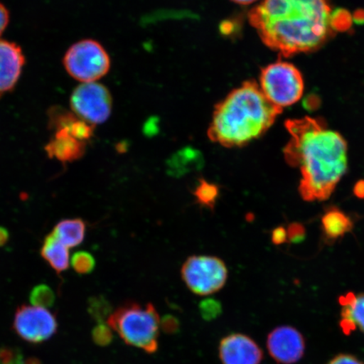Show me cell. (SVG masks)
<instances>
[{
    "mask_svg": "<svg viewBox=\"0 0 364 364\" xmlns=\"http://www.w3.org/2000/svg\"><path fill=\"white\" fill-rule=\"evenodd\" d=\"M184 283L193 293L206 296L218 292L226 284L228 269L215 257L193 256L181 268Z\"/></svg>",
    "mask_w": 364,
    "mask_h": 364,
    "instance_id": "7",
    "label": "cell"
},
{
    "mask_svg": "<svg viewBox=\"0 0 364 364\" xmlns=\"http://www.w3.org/2000/svg\"><path fill=\"white\" fill-rule=\"evenodd\" d=\"M353 193L357 198L364 199V181H359L354 186Z\"/></svg>",
    "mask_w": 364,
    "mask_h": 364,
    "instance_id": "30",
    "label": "cell"
},
{
    "mask_svg": "<svg viewBox=\"0 0 364 364\" xmlns=\"http://www.w3.org/2000/svg\"><path fill=\"white\" fill-rule=\"evenodd\" d=\"M267 347L272 358L281 364H293L302 358L306 350L304 336L292 326L277 327L268 335Z\"/></svg>",
    "mask_w": 364,
    "mask_h": 364,
    "instance_id": "10",
    "label": "cell"
},
{
    "mask_svg": "<svg viewBox=\"0 0 364 364\" xmlns=\"http://www.w3.org/2000/svg\"><path fill=\"white\" fill-rule=\"evenodd\" d=\"M341 326L346 334L358 329L364 334V294L348 293L340 298Z\"/></svg>",
    "mask_w": 364,
    "mask_h": 364,
    "instance_id": "15",
    "label": "cell"
},
{
    "mask_svg": "<svg viewBox=\"0 0 364 364\" xmlns=\"http://www.w3.org/2000/svg\"><path fill=\"white\" fill-rule=\"evenodd\" d=\"M200 309L204 317L211 318L221 312V306L215 299H206L200 304Z\"/></svg>",
    "mask_w": 364,
    "mask_h": 364,
    "instance_id": "23",
    "label": "cell"
},
{
    "mask_svg": "<svg viewBox=\"0 0 364 364\" xmlns=\"http://www.w3.org/2000/svg\"><path fill=\"white\" fill-rule=\"evenodd\" d=\"M49 127L53 130H63L82 142H88L94 135V126L81 119L74 112L62 107H53L48 112Z\"/></svg>",
    "mask_w": 364,
    "mask_h": 364,
    "instance_id": "13",
    "label": "cell"
},
{
    "mask_svg": "<svg viewBox=\"0 0 364 364\" xmlns=\"http://www.w3.org/2000/svg\"><path fill=\"white\" fill-rule=\"evenodd\" d=\"M93 338L99 345H107L112 341V336L110 327L105 325H100L95 327L93 331Z\"/></svg>",
    "mask_w": 364,
    "mask_h": 364,
    "instance_id": "24",
    "label": "cell"
},
{
    "mask_svg": "<svg viewBox=\"0 0 364 364\" xmlns=\"http://www.w3.org/2000/svg\"><path fill=\"white\" fill-rule=\"evenodd\" d=\"M288 238L292 242L298 243L302 241L306 235V230L302 225L298 224V223H294L290 225L288 230Z\"/></svg>",
    "mask_w": 364,
    "mask_h": 364,
    "instance_id": "26",
    "label": "cell"
},
{
    "mask_svg": "<svg viewBox=\"0 0 364 364\" xmlns=\"http://www.w3.org/2000/svg\"><path fill=\"white\" fill-rule=\"evenodd\" d=\"M63 66L72 78L82 83H91L107 74L111 60L101 44L85 39L68 48L63 57Z\"/></svg>",
    "mask_w": 364,
    "mask_h": 364,
    "instance_id": "6",
    "label": "cell"
},
{
    "mask_svg": "<svg viewBox=\"0 0 364 364\" xmlns=\"http://www.w3.org/2000/svg\"><path fill=\"white\" fill-rule=\"evenodd\" d=\"M71 264L76 272L80 274H89L95 269V260L90 253L78 252L73 256Z\"/></svg>",
    "mask_w": 364,
    "mask_h": 364,
    "instance_id": "22",
    "label": "cell"
},
{
    "mask_svg": "<svg viewBox=\"0 0 364 364\" xmlns=\"http://www.w3.org/2000/svg\"><path fill=\"white\" fill-rule=\"evenodd\" d=\"M9 22H10V12L2 3H0V36L7 28Z\"/></svg>",
    "mask_w": 364,
    "mask_h": 364,
    "instance_id": "29",
    "label": "cell"
},
{
    "mask_svg": "<svg viewBox=\"0 0 364 364\" xmlns=\"http://www.w3.org/2000/svg\"><path fill=\"white\" fill-rule=\"evenodd\" d=\"M323 233L329 241L338 240L353 229L351 218L336 208L326 210L321 218Z\"/></svg>",
    "mask_w": 364,
    "mask_h": 364,
    "instance_id": "17",
    "label": "cell"
},
{
    "mask_svg": "<svg viewBox=\"0 0 364 364\" xmlns=\"http://www.w3.org/2000/svg\"><path fill=\"white\" fill-rule=\"evenodd\" d=\"M232 1L240 4H250L257 1V0H232Z\"/></svg>",
    "mask_w": 364,
    "mask_h": 364,
    "instance_id": "32",
    "label": "cell"
},
{
    "mask_svg": "<svg viewBox=\"0 0 364 364\" xmlns=\"http://www.w3.org/2000/svg\"><path fill=\"white\" fill-rule=\"evenodd\" d=\"M25 63V55L20 46L0 40V98L15 89Z\"/></svg>",
    "mask_w": 364,
    "mask_h": 364,
    "instance_id": "12",
    "label": "cell"
},
{
    "mask_svg": "<svg viewBox=\"0 0 364 364\" xmlns=\"http://www.w3.org/2000/svg\"><path fill=\"white\" fill-rule=\"evenodd\" d=\"M107 325L131 347L149 354L157 351L161 321L152 304H125L109 316Z\"/></svg>",
    "mask_w": 364,
    "mask_h": 364,
    "instance_id": "4",
    "label": "cell"
},
{
    "mask_svg": "<svg viewBox=\"0 0 364 364\" xmlns=\"http://www.w3.org/2000/svg\"><path fill=\"white\" fill-rule=\"evenodd\" d=\"M9 237V232L6 229V228L0 227V247H4L8 242Z\"/></svg>",
    "mask_w": 364,
    "mask_h": 364,
    "instance_id": "31",
    "label": "cell"
},
{
    "mask_svg": "<svg viewBox=\"0 0 364 364\" xmlns=\"http://www.w3.org/2000/svg\"><path fill=\"white\" fill-rule=\"evenodd\" d=\"M14 330L27 343H42L56 333L58 321L48 309L22 306L15 314Z\"/></svg>",
    "mask_w": 364,
    "mask_h": 364,
    "instance_id": "9",
    "label": "cell"
},
{
    "mask_svg": "<svg viewBox=\"0 0 364 364\" xmlns=\"http://www.w3.org/2000/svg\"><path fill=\"white\" fill-rule=\"evenodd\" d=\"M261 90L268 101L283 109L301 99L304 85L301 73L286 62H276L262 68Z\"/></svg>",
    "mask_w": 364,
    "mask_h": 364,
    "instance_id": "5",
    "label": "cell"
},
{
    "mask_svg": "<svg viewBox=\"0 0 364 364\" xmlns=\"http://www.w3.org/2000/svg\"><path fill=\"white\" fill-rule=\"evenodd\" d=\"M21 360L19 352L9 348L0 349V364H21Z\"/></svg>",
    "mask_w": 364,
    "mask_h": 364,
    "instance_id": "25",
    "label": "cell"
},
{
    "mask_svg": "<svg viewBox=\"0 0 364 364\" xmlns=\"http://www.w3.org/2000/svg\"><path fill=\"white\" fill-rule=\"evenodd\" d=\"M291 139L284 159L301 174L299 193L304 201H325L348 170V144L338 132L312 117L286 122Z\"/></svg>",
    "mask_w": 364,
    "mask_h": 364,
    "instance_id": "1",
    "label": "cell"
},
{
    "mask_svg": "<svg viewBox=\"0 0 364 364\" xmlns=\"http://www.w3.org/2000/svg\"><path fill=\"white\" fill-rule=\"evenodd\" d=\"M196 202L203 208L213 209L220 197V188L204 178H199L193 192Z\"/></svg>",
    "mask_w": 364,
    "mask_h": 364,
    "instance_id": "20",
    "label": "cell"
},
{
    "mask_svg": "<svg viewBox=\"0 0 364 364\" xmlns=\"http://www.w3.org/2000/svg\"><path fill=\"white\" fill-rule=\"evenodd\" d=\"M203 165V156L198 150L185 148L169 159L166 163V171L171 176L181 177L202 170Z\"/></svg>",
    "mask_w": 364,
    "mask_h": 364,
    "instance_id": "16",
    "label": "cell"
},
{
    "mask_svg": "<svg viewBox=\"0 0 364 364\" xmlns=\"http://www.w3.org/2000/svg\"><path fill=\"white\" fill-rule=\"evenodd\" d=\"M41 255L58 273L68 269L70 265L68 248L59 241L53 233L45 238Z\"/></svg>",
    "mask_w": 364,
    "mask_h": 364,
    "instance_id": "18",
    "label": "cell"
},
{
    "mask_svg": "<svg viewBox=\"0 0 364 364\" xmlns=\"http://www.w3.org/2000/svg\"><path fill=\"white\" fill-rule=\"evenodd\" d=\"M30 300L34 306L47 309L51 307L55 300V295L48 285L40 284L31 291Z\"/></svg>",
    "mask_w": 364,
    "mask_h": 364,
    "instance_id": "21",
    "label": "cell"
},
{
    "mask_svg": "<svg viewBox=\"0 0 364 364\" xmlns=\"http://www.w3.org/2000/svg\"><path fill=\"white\" fill-rule=\"evenodd\" d=\"M72 112L91 125L102 124L110 117L112 99L106 86L97 82L82 83L70 97Z\"/></svg>",
    "mask_w": 364,
    "mask_h": 364,
    "instance_id": "8",
    "label": "cell"
},
{
    "mask_svg": "<svg viewBox=\"0 0 364 364\" xmlns=\"http://www.w3.org/2000/svg\"><path fill=\"white\" fill-rule=\"evenodd\" d=\"M249 20L264 44L286 58L315 51L333 34L329 0H263Z\"/></svg>",
    "mask_w": 364,
    "mask_h": 364,
    "instance_id": "2",
    "label": "cell"
},
{
    "mask_svg": "<svg viewBox=\"0 0 364 364\" xmlns=\"http://www.w3.org/2000/svg\"><path fill=\"white\" fill-rule=\"evenodd\" d=\"M218 354L223 364H260L263 353L250 336L233 333L220 341Z\"/></svg>",
    "mask_w": 364,
    "mask_h": 364,
    "instance_id": "11",
    "label": "cell"
},
{
    "mask_svg": "<svg viewBox=\"0 0 364 364\" xmlns=\"http://www.w3.org/2000/svg\"><path fill=\"white\" fill-rule=\"evenodd\" d=\"M282 112L256 82H245L217 105L208 138L226 148L243 147L265 134Z\"/></svg>",
    "mask_w": 364,
    "mask_h": 364,
    "instance_id": "3",
    "label": "cell"
},
{
    "mask_svg": "<svg viewBox=\"0 0 364 364\" xmlns=\"http://www.w3.org/2000/svg\"><path fill=\"white\" fill-rule=\"evenodd\" d=\"M86 226L80 218H72L58 223L53 234L68 248L75 247L83 242Z\"/></svg>",
    "mask_w": 364,
    "mask_h": 364,
    "instance_id": "19",
    "label": "cell"
},
{
    "mask_svg": "<svg viewBox=\"0 0 364 364\" xmlns=\"http://www.w3.org/2000/svg\"><path fill=\"white\" fill-rule=\"evenodd\" d=\"M288 231L284 227H277L272 233V243L277 245L284 244L288 240Z\"/></svg>",
    "mask_w": 364,
    "mask_h": 364,
    "instance_id": "27",
    "label": "cell"
},
{
    "mask_svg": "<svg viewBox=\"0 0 364 364\" xmlns=\"http://www.w3.org/2000/svg\"><path fill=\"white\" fill-rule=\"evenodd\" d=\"M85 149L86 143L63 130L55 131L52 139L45 147L48 157L63 163L78 161L84 156Z\"/></svg>",
    "mask_w": 364,
    "mask_h": 364,
    "instance_id": "14",
    "label": "cell"
},
{
    "mask_svg": "<svg viewBox=\"0 0 364 364\" xmlns=\"http://www.w3.org/2000/svg\"><path fill=\"white\" fill-rule=\"evenodd\" d=\"M328 364H364L356 357L349 354H341L336 356Z\"/></svg>",
    "mask_w": 364,
    "mask_h": 364,
    "instance_id": "28",
    "label": "cell"
}]
</instances>
